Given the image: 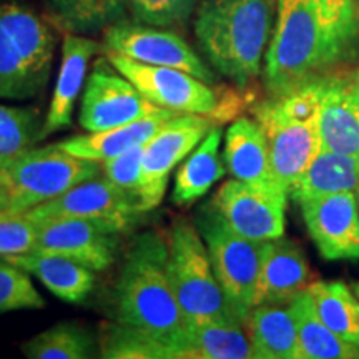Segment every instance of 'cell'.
Returning <instances> with one entry per match:
<instances>
[{
  "label": "cell",
  "instance_id": "6da1fadb",
  "mask_svg": "<svg viewBox=\"0 0 359 359\" xmlns=\"http://www.w3.org/2000/svg\"><path fill=\"white\" fill-rule=\"evenodd\" d=\"M359 45V12L330 0H278L275 32L264 58L269 97L326 77Z\"/></svg>",
  "mask_w": 359,
  "mask_h": 359
},
{
  "label": "cell",
  "instance_id": "7a4b0ae2",
  "mask_svg": "<svg viewBox=\"0 0 359 359\" xmlns=\"http://www.w3.org/2000/svg\"><path fill=\"white\" fill-rule=\"evenodd\" d=\"M170 246L160 233L147 231L132 243L116 283V318L122 325L158 336L182 359L187 325L170 276Z\"/></svg>",
  "mask_w": 359,
  "mask_h": 359
},
{
  "label": "cell",
  "instance_id": "3957f363",
  "mask_svg": "<svg viewBox=\"0 0 359 359\" xmlns=\"http://www.w3.org/2000/svg\"><path fill=\"white\" fill-rule=\"evenodd\" d=\"M275 0H201L195 34L219 74L246 88L262 74Z\"/></svg>",
  "mask_w": 359,
  "mask_h": 359
},
{
  "label": "cell",
  "instance_id": "277c9868",
  "mask_svg": "<svg viewBox=\"0 0 359 359\" xmlns=\"http://www.w3.org/2000/svg\"><path fill=\"white\" fill-rule=\"evenodd\" d=\"M326 77L269 97L255 110L266 135L273 177L286 191L323 148L320 120Z\"/></svg>",
  "mask_w": 359,
  "mask_h": 359
},
{
  "label": "cell",
  "instance_id": "5b68a950",
  "mask_svg": "<svg viewBox=\"0 0 359 359\" xmlns=\"http://www.w3.org/2000/svg\"><path fill=\"white\" fill-rule=\"evenodd\" d=\"M168 246L170 276L185 325L240 321L215 276L208 248L198 228L187 219H178L172 228Z\"/></svg>",
  "mask_w": 359,
  "mask_h": 359
},
{
  "label": "cell",
  "instance_id": "8992f818",
  "mask_svg": "<svg viewBox=\"0 0 359 359\" xmlns=\"http://www.w3.org/2000/svg\"><path fill=\"white\" fill-rule=\"evenodd\" d=\"M105 57L125 79H128L147 100L177 114L205 115L222 125L236 115L241 98L236 92L222 97L210 83L172 67L148 65L120 53L105 50Z\"/></svg>",
  "mask_w": 359,
  "mask_h": 359
},
{
  "label": "cell",
  "instance_id": "52a82bcc",
  "mask_svg": "<svg viewBox=\"0 0 359 359\" xmlns=\"http://www.w3.org/2000/svg\"><path fill=\"white\" fill-rule=\"evenodd\" d=\"M100 170L98 161L72 155L57 143L29 148L0 168L8 190V212H29L98 177Z\"/></svg>",
  "mask_w": 359,
  "mask_h": 359
},
{
  "label": "cell",
  "instance_id": "ba28073f",
  "mask_svg": "<svg viewBox=\"0 0 359 359\" xmlns=\"http://www.w3.org/2000/svg\"><path fill=\"white\" fill-rule=\"evenodd\" d=\"M195 224L208 248L219 286L238 320L246 325L255 308L263 241L248 240L236 233L212 201L201 206Z\"/></svg>",
  "mask_w": 359,
  "mask_h": 359
},
{
  "label": "cell",
  "instance_id": "9c48e42d",
  "mask_svg": "<svg viewBox=\"0 0 359 359\" xmlns=\"http://www.w3.org/2000/svg\"><path fill=\"white\" fill-rule=\"evenodd\" d=\"M25 215L35 223L50 218H77L95 223L111 233H122L132 230L142 212L122 188L107 177H95L35 206Z\"/></svg>",
  "mask_w": 359,
  "mask_h": 359
},
{
  "label": "cell",
  "instance_id": "30bf717a",
  "mask_svg": "<svg viewBox=\"0 0 359 359\" xmlns=\"http://www.w3.org/2000/svg\"><path fill=\"white\" fill-rule=\"evenodd\" d=\"M215 120L205 115L182 114L173 116L143 145L142 212L156 208L167 193L168 177L183 158L195 150L212 130Z\"/></svg>",
  "mask_w": 359,
  "mask_h": 359
},
{
  "label": "cell",
  "instance_id": "8fae6325",
  "mask_svg": "<svg viewBox=\"0 0 359 359\" xmlns=\"http://www.w3.org/2000/svg\"><path fill=\"white\" fill-rule=\"evenodd\" d=\"M160 110L161 107L147 100L118 70L115 74L109 58L100 57L85 83L80 125L87 132H103L137 122Z\"/></svg>",
  "mask_w": 359,
  "mask_h": 359
},
{
  "label": "cell",
  "instance_id": "7c38bea8",
  "mask_svg": "<svg viewBox=\"0 0 359 359\" xmlns=\"http://www.w3.org/2000/svg\"><path fill=\"white\" fill-rule=\"evenodd\" d=\"M288 191L230 180L213 196L212 205L241 236L268 241L285 236Z\"/></svg>",
  "mask_w": 359,
  "mask_h": 359
},
{
  "label": "cell",
  "instance_id": "4fadbf2b",
  "mask_svg": "<svg viewBox=\"0 0 359 359\" xmlns=\"http://www.w3.org/2000/svg\"><path fill=\"white\" fill-rule=\"evenodd\" d=\"M105 50L120 53L148 65L172 67L195 75L206 83H215L213 72L196 55L180 35L161 27L133 22H116L103 35Z\"/></svg>",
  "mask_w": 359,
  "mask_h": 359
},
{
  "label": "cell",
  "instance_id": "5bb4252c",
  "mask_svg": "<svg viewBox=\"0 0 359 359\" xmlns=\"http://www.w3.org/2000/svg\"><path fill=\"white\" fill-rule=\"evenodd\" d=\"M304 224L320 255L327 262L359 259V200L343 191L298 203Z\"/></svg>",
  "mask_w": 359,
  "mask_h": 359
},
{
  "label": "cell",
  "instance_id": "9a60e30c",
  "mask_svg": "<svg viewBox=\"0 0 359 359\" xmlns=\"http://www.w3.org/2000/svg\"><path fill=\"white\" fill-rule=\"evenodd\" d=\"M37 224L35 253L70 258L93 271H103L114 263L118 248L116 233L77 218H50Z\"/></svg>",
  "mask_w": 359,
  "mask_h": 359
},
{
  "label": "cell",
  "instance_id": "2e32d148",
  "mask_svg": "<svg viewBox=\"0 0 359 359\" xmlns=\"http://www.w3.org/2000/svg\"><path fill=\"white\" fill-rule=\"evenodd\" d=\"M311 278L306 255L296 241L285 236L263 241L255 306H288L309 288Z\"/></svg>",
  "mask_w": 359,
  "mask_h": 359
},
{
  "label": "cell",
  "instance_id": "e0dca14e",
  "mask_svg": "<svg viewBox=\"0 0 359 359\" xmlns=\"http://www.w3.org/2000/svg\"><path fill=\"white\" fill-rule=\"evenodd\" d=\"M102 52H105V45L97 40L79 34H65L62 45V65L47 118L42 127V138L70 127L75 100L85 85L90 60Z\"/></svg>",
  "mask_w": 359,
  "mask_h": 359
},
{
  "label": "cell",
  "instance_id": "ac0fdd59",
  "mask_svg": "<svg viewBox=\"0 0 359 359\" xmlns=\"http://www.w3.org/2000/svg\"><path fill=\"white\" fill-rule=\"evenodd\" d=\"M0 29L4 30L25 69L40 83H47L55 48V39L48 25L30 8L13 2H2Z\"/></svg>",
  "mask_w": 359,
  "mask_h": 359
},
{
  "label": "cell",
  "instance_id": "d6986e66",
  "mask_svg": "<svg viewBox=\"0 0 359 359\" xmlns=\"http://www.w3.org/2000/svg\"><path fill=\"white\" fill-rule=\"evenodd\" d=\"M321 145L359 158V100L348 75H327L321 100Z\"/></svg>",
  "mask_w": 359,
  "mask_h": 359
},
{
  "label": "cell",
  "instance_id": "ffe728a7",
  "mask_svg": "<svg viewBox=\"0 0 359 359\" xmlns=\"http://www.w3.org/2000/svg\"><path fill=\"white\" fill-rule=\"evenodd\" d=\"M180 114L173 110L161 109L137 122L122 125V127L103 130V132H88L87 135L72 137L69 140L58 142L57 145L69 154L98 163L114 158L132 150L133 147L145 145L168 120Z\"/></svg>",
  "mask_w": 359,
  "mask_h": 359
},
{
  "label": "cell",
  "instance_id": "44dd1931",
  "mask_svg": "<svg viewBox=\"0 0 359 359\" xmlns=\"http://www.w3.org/2000/svg\"><path fill=\"white\" fill-rule=\"evenodd\" d=\"M224 165L235 180L259 187H280L273 177L266 135L257 120L238 118L224 137Z\"/></svg>",
  "mask_w": 359,
  "mask_h": 359
},
{
  "label": "cell",
  "instance_id": "7402d4cb",
  "mask_svg": "<svg viewBox=\"0 0 359 359\" xmlns=\"http://www.w3.org/2000/svg\"><path fill=\"white\" fill-rule=\"evenodd\" d=\"M15 266L34 275L52 291L57 298L67 303H83L95 288V273L74 259L45 253H22L2 257Z\"/></svg>",
  "mask_w": 359,
  "mask_h": 359
},
{
  "label": "cell",
  "instance_id": "603a6c76",
  "mask_svg": "<svg viewBox=\"0 0 359 359\" xmlns=\"http://www.w3.org/2000/svg\"><path fill=\"white\" fill-rule=\"evenodd\" d=\"M359 190V158L338 154V151L321 148L304 168V172L294 180L288 195L296 203L334 195L343 191Z\"/></svg>",
  "mask_w": 359,
  "mask_h": 359
},
{
  "label": "cell",
  "instance_id": "cb8c5ba5",
  "mask_svg": "<svg viewBox=\"0 0 359 359\" xmlns=\"http://www.w3.org/2000/svg\"><path fill=\"white\" fill-rule=\"evenodd\" d=\"M245 326L255 359H298V333L290 306L258 304Z\"/></svg>",
  "mask_w": 359,
  "mask_h": 359
},
{
  "label": "cell",
  "instance_id": "d4e9b609",
  "mask_svg": "<svg viewBox=\"0 0 359 359\" xmlns=\"http://www.w3.org/2000/svg\"><path fill=\"white\" fill-rule=\"evenodd\" d=\"M288 306L298 333V359H359V348L325 325L309 290L299 293Z\"/></svg>",
  "mask_w": 359,
  "mask_h": 359
},
{
  "label": "cell",
  "instance_id": "484cf974",
  "mask_svg": "<svg viewBox=\"0 0 359 359\" xmlns=\"http://www.w3.org/2000/svg\"><path fill=\"white\" fill-rule=\"evenodd\" d=\"M222 135L219 125H215L201 140L200 147L183 161L175 178L173 203L178 206L195 203L210 191L218 180L223 178L226 165L219 155Z\"/></svg>",
  "mask_w": 359,
  "mask_h": 359
},
{
  "label": "cell",
  "instance_id": "4316f807",
  "mask_svg": "<svg viewBox=\"0 0 359 359\" xmlns=\"http://www.w3.org/2000/svg\"><path fill=\"white\" fill-rule=\"evenodd\" d=\"M236 320L187 326L182 359H248L253 358L248 334Z\"/></svg>",
  "mask_w": 359,
  "mask_h": 359
},
{
  "label": "cell",
  "instance_id": "83f0119b",
  "mask_svg": "<svg viewBox=\"0 0 359 359\" xmlns=\"http://www.w3.org/2000/svg\"><path fill=\"white\" fill-rule=\"evenodd\" d=\"M48 20L65 34L105 32L127 17V0H42Z\"/></svg>",
  "mask_w": 359,
  "mask_h": 359
},
{
  "label": "cell",
  "instance_id": "f1b7e54d",
  "mask_svg": "<svg viewBox=\"0 0 359 359\" xmlns=\"http://www.w3.org/2000/svg\"><path fill=\"white\" fill-rule=\"evenodd\" d=\"M314 306L336 336L359 348V298L346 283L314 281L309 285Z\"/></svg>",
  "mask_w": 359,
  "mask_h": 359
},
{
  "label": "cell",
  "instance_id": "f546056e",
  "mask_svg": "<svg viewBox=\"0 0 359 359\" xmlns=\"http://www.w3.org/2000/svg\"><path fill=\"white\" fill-rule=\"evenodd\" d=\"M22 353L30 359H88L98 353L92 331L79 323H58L22 344Z\"/></svg>",
  "mask_w": 359,
  "mask_h": 359
},
{
  "label": "cell",
  "instance_id": "4dcf8cb0",
  "mask_svg": "<svg viewBox=\"0 0 359 359\" xmlns=\"http://www.w3.org/2000/svg\"><path fill=\"white\" fill-rule=\"evenodd\" d=\"M100 354L109 359H173L167 341L122 323L103 330Z\"/></svg>",
  "mask_w": 359,
  "mask_h": 359
},
{
  "label": "cell",
  "instance_id": "1f68e13d",
  "mask_svg": "<svg viewBox=\"0 0 359 359\" xmlns=\"http://www.w3.org/2000/svg\"><path fill=\"white\" fill-rule=\"evenodd\" d=\"M42 127L35 110L0 103V168L42 140Z\"/></svg>",
  "mask_w": 359,
  "mask_h": 359
},
{
  "label": "cell",
  "instance_id": "d6a6232c",
  "mask_svg": "<svg viewBox=\"0 0 359 359\" xmlns=\"http://www.w3.org/2000/svg\"><path fill=\"white\" fill-rule=\"evenodd\" d=\"M45 87L25 69L8 39L0 29V98L24 100L37 95Z\"/></svg>",
  "mask_w": 359,
  "mask_h": 359
},
{
  "label": "cell",
  "instance_id": "836d02e7",
  "mask_svg": "<svg viewBox=\"0 0 359 359\" xmlns=\"http://www.w3.org/2000/svg\"><path fill=\"white\" fill-rule=\"evenodd\" d=\"M43 306V298L35 290L29 273L0 257V314Z\"/></svg>",
  "mask_w": 359,
  "mask_h": 359
},
{
  "label": "cell",
  "instance_id": "e575fe53",
  "mask_svg": "<svg viewBox=\"0 0 359 359\" xmlns=\"http://www.w3.org/2000/svg\"><path fill=\"white\" fill-rule=\"evenodd\" d=\"M127 2L135 20L161 29L187 24L198 6V0H127Z\"/></svg>",
  "mask_w": 359,
  "mask_h": 359
},
{
  "label": "cell",
  "instance_id": "d590c367",
  "mask_svg": "<svg viewBox=\"0 0 359 359\" xmlns=\"http://www.w3.org/2000/svg\"><path fill=\"white\" fill-rule=\"evenodd\" d=\"M39 224L25 213H0V257H12L34 251Z\"/></svg>",
  "mask_w": 359,
  "mask_h": 359
},
{
  "label": "cell",
  "instance_id": "8d00e7d4",
  "mask_svg": "<svg viewBox=\"0 0 359 359\" xmlns=\"http://www.w3.org/2000/svg\"><path fill=\"white\" fill-rule=\"evenodd\" d=\"M142 160H143V145L133 147L125 154L114 156V158L103 161L102 170L105 177L122 188L127 195L140 208V191H142ZM142 212V208H140ZM143 213V212H142Z\"/></svg>",
  "mask_w": 359,
  "mask_h": 359
},
{
  "label": "cell",
  "instance_id": "74e56055",
  "mask_svg": "<svg viewBox=\"0 0 359 359\" xmlns=\"http://www.w3.org/2000/svg\"><path fill=\"white\" fill-rule=\"evenodd\" d=\"M2 212H8V190L2 172H0V213Z\"/></svg>",
  "mask_w": 359,
  "mask_h": 359
},
{
  "label": "cell",
  "instance_id": "f35d334b",
  "mask_svg": "<svg viewBox=\"0 0 359 359\" xmlns=\"http://www.w3.org/2000/svg\"><path fill=\"white\" fill-rule=\"evenodd\" d=\"M330 2L341 8H346V11L359 12V0H330Z\"/></svg>",
  "mask_w": 359,
  "mask_h": 359
},
{
  "label": "cell",
  "instance_id": "ab89813d",
  "mask_svg": "<svg viewBox=\"0 0 359 359\" xmlns=\"http://www.w3.org/2000/svg\"><path fill=\"white\" fill-rule=\"evenodd\" d=\"M348 80H349V87H351L354 95H356L359 100V70L351 72V74L348 75Z\"/></svg>",
  "mask_w": 359,
  "mask_h": 359
},
{
  "label": "cell",
  "instance_id": "60d3db41",
  "mask_svg": "<svg viewBox=\"0 0 359 359\" xmlns=\"http://www.w3.org/2000/svg\"><path fill=\"white\" fill-rule=\"evenodd\" d=\"M353 291L356 293V296L359 298V281H354L353 283Z\"/></svg>",
  "mask_w": 359,
  "mask_h": 359
},
{
  "label": "cell",
  "instance_id": "b9f144b4",
  "mask_svg": "<svg viewBox=\"0 0 359 359\" xmlns=\"http://www.w3.org/2000/svg\"><path fill=\"white\" fill-rule=\"evenodd\" d=\"M358 200H359V190H358Z\"/></svg>",
  "mask_w": 359,
  "mask_h": 359
},
{
  "label": "cell",
  "instance_id": "7bdbcfd3",
  "mask_svg": "<svg viewBox=\"0 0 359 359\" xmlns=\"http://www.w3.org/2000/svg\"><path fill=\"white\" fill-rule=\"evenodd\" d=\"M358 70H359V69H358Z\"/></svg>",
  "mask_w": 359,
  "mask_h": 359
}]
</instances>
